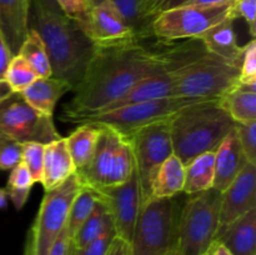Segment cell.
<instances>
[{
	"label": "cell",
	"mask_w": 256,
	"mask_h": 255,
	"mask_svg": "<svg viewBox=\"0 0 256 255\" xmlns=\"http://www.w3.org/2000/svg\"><path fill=\"white\" fill-rule=\"evenodd\" d=\"M205 255H210V249L208 250V252H206V254H205Z\"/></svg>",
	"instance_id": "obj_55"
},
{
	"label": "cell",
	"mask_w": 256,
	"mask_h": 255,
	"mask_svg": "<svg viewBox=\"0 0 256 255\" xmlns=\"http://www.w3.org/2000/svg\"><path fill=\"white\" fill-rule=\"evenodd\" d=\"M252 209H256V165L248 162L222 192L218 232Z\"/></svg>",
	"instance_id": "obj_15"
},
{
	"label": "cell",
	"mask_w": 256,
	"mask_h": 255,
	"mask_svg": "<svg viewBox=\"0 0 256 255\" xmlns=\"http://www.w3.org/2000/svg\"><path fill=\"white\" fill-rule=\"evenodd\" d=\"M236 0H192L188 4H232V2H235Z\"/></svg>",
	"instance_id": "obj_47"
},
{
	"label": "cell",
	"mask_w": 256,
	"mask_h": 255,
	"mask_svg": "<svg viewBox=\"0 0 256 255\" xmlns=\"http://www.w3.org/2000/svg\"><path fill=\"white\" fill-rule=\"evenodd\" d=\"M89 2H90V5H92V6H95V5L100 4V2H102L104 0H89Z\"/></svg>",
	"instance_id": "obj_53"
},
{
	"label": "cell",
	"mask_w": 256,
	"mask_h": 255,
	"mask_svg": "<svg viewBox=\"0 0 256 255\" xmlns=\"http://www.w3.org/2000/svg\"><path fill=\"white\" fill-rule=\"evenodd\" d=\"M109 2L116 8L125 22L134 32L138 42H140L152 36V19H150L145 12L144 0H109Z\"/></svg>",
	"instance_id": "obj_27"
},
{
	"label": "cell",
	"mask_w": 256,
	"mask_h": 255,
	"mask_svg": "<svg viewBox=\"0 0 256 255\" xmlns=\"http://www.w3.org/2000/svg\"><path fill=\"white\" fill-rule=\"evenodd\" d=\"M185 165L176 155H170L158 169L152 184V199L174 198L182 192Z\"/></svg>",
	"instance_id": "obj_23"
},
{
	"label": "cell",
	"mask_w": 256,
	"mask_h": 255,
	"mask_svg": "<svg viewBox=\"0 0 256 255\" xmlns=\"http://www.w3.org/2000/svg\"><path fill=\"white\" fill-rule=\"evenodd\" d=\"M199 102L202 100L180 96L164 98V99L124 105L104 112L62 114V120L74 124L95 122V124L108 125L128 138L146 125L172 119L180 110Z\"/></svg>",
	"instance_id": "obj_6"
},
{
	"label": "cell",
	"mask_w": 256,
	"mask_h": 255,
	"mask_svg": "<svg viewBox=\"0 0 256 255\" xmlns=\"http://www.w3.org/2000/svg\"><path fill=\"white\" fill-rule=\"evenodd\" d=\"M182 206L174 198L150 199L140 208L132 245L134 255H165L176 248Z\"/></svg>",
	"instance_id": "obj_8"
},
{
	"label": "cell",
	"mask_w": 256,
	"mask_h": 255,
	"mask_svg": "<svg viewBox=\"0 0 256 255\" xmlns=\"http://www.w3.org/2000/svg\"><path fill=\"white\" fill-rule=\"evenodd\" d=\"M235 124L219 99L184 108L169 120L174 155L186 165L198 155L216 152Z\"/></svg>",
	"instance_id": "obj_3"
},
{
	"label": "cell",
	"mask_w": 256,
	"mask_h": 255,
	"mask_svg": "<svg viewBox=\"0 0 256 255\" xmlns=\"http://www.w3.org/2000/svg\"><path fill=\"white\" fill-rule=\"evenodd\" d=\"M235 20L236 19L234 18L224 20L222 22L205 32L199 39L202 40L205 49L210 54L222 58L232 64L240 65L244 46H240L238 42L236 32L234 29Z\"/></svg>",
	"instance_id": "obj_20"
},
{
	"label": "cell",
	"mask_w": 256,
	"mask_h": 255,
	"mask_svg": "<svg viewBox=\"0 0 256 255\" xmlns=\"http://www.w3.org/2000/svg\"><path fill=\"white\" fill-rule=\"evenodd\" d=\"M29 29L42 38L49 55L52 76L66 82L72 92L79 85L94 55V42L75 20L52 14L30 2Z\"/></svg>",
	"instance_id": "obj_2"
},
{
	"label": "cell",
	"mask_w": 256,
	"mask_h": 255,
	"mask_svg": "<svg viewBox=\"0 0 256 255\" xmlns=\"http://www.w3.org/2000/svg\"><path fill=\"white\" fill-rule=\"evenodd\" d=\"M36 72L20 55H14L8 64L2 80L12 92H22L38 79Z\"/></svg>",
	"instance_id": "obj_31"
},
{
	"label": "cell",
	"mask_w": 256,
	"mask_h": 255,
	"mask_svg": "<svg viewBox=\"0 0 256 255\" xmlns=\"http://www.w3.org/2000/svg\"><path fill=\"white\" fill-rule=\"evenodd\" d=\"M30 2L39 5V6L42 8V9H44L45 12H52V14H62L59 5H58L56 0H30Z\"/></svg>",
	"instance_id": "obj_45"
},
{
	"label": "cell",
	"mask_w": 256,
	"mask_h": 255,
	"mask_svg": "<svg viewBox=\"0 0 256 255\" xmlns=\"http://www.w3.org/2000/svg\"><path fill=\"white\" fill-rule=\"evenodd\" d=\"M210 255H232V254H230V252L224 246V245L215 242L214 244L212 245V248H210Z\"/></svg>",
	"instance_id": "obj_46"
},
{
	"label": "cell",
	"mask_w": 256,
	"mask_h": 255,
	"mask_svg": "<svg viewBox=\"0 0 256 255\" xmlns=\"http://www.w3.org/2000/svg\"><path fill=\"white\" fill-rule=\"evenodd\" d=\"M105 255H134V254H132V249L130 242L115 235V238L112 239V242H110L109 249H108L106 254Z\"/></svg>",
	"instance_id": "obj_42"
},
{
	"label": "cell",
	"mask_w": 256,
	"mask_h": 255,
	"mask_svg": "<svg viewBox=\"0 0 256 255\" xmlns=\"http://www.w3.org/2000/svg\"><path fill=\"white\" fill-rule=\"evenodd\" d=\"M68 92H72V86L66 82L49 76L38 78L19 94L32 109L52 116L55 105Z\"/></svg>",
	"instance_id": "obj_22"
},
{
	"label": "cell",
	"mask_w": 256,
	"mask_h": 255,
	"mask_svg": "<svg viewBox=\"0 0 256 255\" xmlns=\"http://www.w3.org/2000/svg\"><path fill=\"white\" fill-rule=\"evenodd\" d=\"M29 9L30 0H0V32L12 56L29 32Z\"/></svg>",
	"instance_id": "obj_18"
},
{
	"label": "cell",
	"mask_w": 256,
	"mask_h": 255,
	"mask_svg": "<svg viewBox=\"0 0 256 255\" xmlns=\"http://www.w3.org/2000/svg\"><path fill=\"white\" fill-rule=\"evenodd\" d=\"M169 120L146 125L128 136L139 180L142 205L152 199V184L160 165L174 154Z\"/></svg>",
	"instance_id": "obj_11"
},
{
	"label": "cell",
	"mask_w": 256,
	"mask_h": 255,
	"mask_svg": "<svg viewBox=\"0 0 256 255\" xmlns=\"http://www.w3.org/2000/svg\"><path fill=\"white\" fill-rule=\"evenodd\" d=\"M8 206V195L5 188H0V209H5Z\"/></svg>",
	"instance_id": "obj_49"
},
{
	"label": "cell",
	"mask_w": 256,
	"mask_h": 255,
	"mask_svg": "<svg viewBox=\"0 0 256 255\" xmlns=\"http://www.w3.org/2000/svg\"><path fill=\"white\" fill-rule=\"evenodd\" d=\"M248 162H249L234 128L215 152V176L212 188L220 192H224L246 166Z\"/></svg>",
	"instance_id": "obj_17"
},
{
	"label": "cell",
	"mask_w": 256,
	"mask_h": 255,
	"mask_svg": "<svg viewBox=\"0 0 256 255\" xmlns=\"http://www.w3.org/2000/svg\"><path fill=\"white\" fill-rule=\"evenodd\" d=\"M240 84L256 86V42L252 39L244 45L242 64H240Z\"/></svg>",
	"instance_id": "obj_34"
},
{
	"label": "cell",
	"mask_w": 256,
	"mask_h": 255,
	"mask_svg": "<svg viewBox=\"0 0 256 255\" xmlns=\"http://www.w3.org/2000/svg\"><path fill=\"white\" fill-rule=\"evenodd\" d=\"M144 2H145V12H146L148 16H149L150 19H152V18L150 16V9H152V5H154L155 2H159V0H144Z\"/></svg>",
	"instance_id": "obj_50"
},
{
	"label": "cell",
	"mask_w": 256,
	"mask_h": 255,
	"mask_svg": "<svg viewBox=\"0 0 256 255\" xmlns=\"http://www.w3.org/2000/svg\"><path fill=\"white\" fill-rule=\"evenodd\" d=\"M234 18V2L232 4H185L159 12L152 24V36L159 42L199 39L205 32L224 20Z\"/></svg>",
	"instance_id": "obj_9"
},
{
	"label": "cell",
	"mask_w": 256,
	"mask_h": 255,
	"mask_svg": "<svg viewBox=\"0 0 256 255\" xmlns=\"http://www.w3.org/2000/svg\"><path fill=\"white\" fill-rule=\"evenodd\" d=\"M215 242L224 245L232 255H256V209L218 232Z\"/></svg>",
	"instance_id": "obj_19"
},
{
	"label": "cell",
	"mask_w": 256,
	"mask_h": 255,
	"mask_svg": "<svg viewBox=\"0 0 256 255\" xmlns=\"http://www.w3.org/2000/svg\"><path fill=\"white\" fill-rule=\"evenodd\" d=\"M45 145L40 142H24L22 144V162L28 168L34 182H42V166H44Z\"/></svg>",
	"instance_id": "obj_32"
},
{
	"label": "cell",
	"mask_w": 256,
	"mask_h": 255,
	"mask_svg": "<svg viewBox=\"0 0 256 255\" xmlns=\"http://www.w3.org/2000/svg\"><path fill=\"white\" fill-rule=\"evenodd\" d=\"M188 196L180 210L176 249L180 255H205L216 238L222 192L212 188Z\"/></svg>",
	"instance_id": "obj_7"
},
{
	"label": "cell",
	"mask_w": 256,
	"mask_h": 255,
	"mask_svg": "<svg viewBox=\"0 0 256 255\" xmlns=\"http://www.w3.org/2000/svg\"><path fill=\"white\" fill-rule=\"evenodd\" d=\"M6 190L8 199L12 200V205L15 206V209L20 210L26 202L28 198H29L30 190L32 189H14V188H8L5 186Z\"/></svg>",
	"instance_id": "obj_41"
},
{
	"label": "cell",
	"mask_w": 256,
	"mask_h": 255,
	"mask_svg": "<svg viewBox=\"0 0 256 255\" xmlns=\"http://www.w3.org/2000/svg\"><path fill=\"white\" fill-rule=\"evenodd\" d=\"M32 174L22 162H19L15 168L10 170L9 179H8L6 186L14 188V189H32L34 185Z\"/></svg>",
	"instance_id": "obj_39"
},
{
	"label": "cell",
	"mask_w": 256,
	"mask_h": 255,
	"mask_svg": "<svg viewBox=\"0 0 256 255\" xmlns=\"http://www.w3.org/2000/svg\"><path fill=\"white\" fill-rule=\"evenodd\" d=\"M78 24L95 46L139 42L134 32L109 0H104L100 4L92 6L88 16Z\"/></svg>",
	"instance_id": "obj_14"
},
{
	"label": "cell",
	"mask_w": 256,
	"mask_h": 255,
	"mask_svg": "<svg viewBox=\"0 0 256 255\" xmlns=\"http://www.w3.org/2000/svg\"><path fill=\"white\" fill-rule=\"evenodd\" d=\"M6 139H8V136H6V135H5L4 132H0V145H2V142H4L5 140H6Z\"/></svg>",
	"instance_id": "obj_51"
},
{
	"label": "cell",
	"mask_w": 256,
	"mask_h": 255,
	"mask_svg": "<svg viewBox=\"0 0 256 255\" xmlns=\"http://www.w3.org/2000/svg\"><path fill=\"white\" fill-rule=\"evenodd\" d=\"M162 68L172 70L164 50L152 52L140 42L96 46L62 114L102 110L124 96L142 78Z\"/></svg>",
	"instance_id": "obj_1"
},
{
	"label": "cell",
	"mask_w": 256,
	"mask_h": 255,
	"mask_svg": "<svg viewBox=\"0 0 256 255\" xmlns=\"http://www.w3.org/2000/svg\"><path fill=\"white\" fill-rule=\"evenodd\" d=\"M0 132L15 142L49 144L62 138L52 116L32 109L19 92L0 102Z\"/></svg>",
	"instance_id": "obj_12"
},
{
	"label": "cell",
	"mask_w": 256,
	"mask_h": 255,
	"mask_svg": "<svg viewBox=\"0 0 256 255\" xmlns=\"http://www.w3.org/2000/svg\"><path fill=\"white\" fill-rule=\"evenodd\" d=\"M75 172L65 138L45 145L42 184L45 192L55 189Z\"/></svg>",
	"instance_id": "obj_21"
},
{
	"label": "cell",
	"mask_w": 256,
	"mask_h": 255,
	"mask_svg": "<svg viewBox=\"0 0 256 255\" xmlns=\"http://www.w3.org/2000/svg\"><path fill=\"white\" fill-rule=\"evenodd\" d=\"M16 55H20L32 68L39 78L52 76L49 55H48L46 48L42 38L36 32L29 29L26 38L22 42Z\"/></svg>",
	"instance_id": "obj_28"
},
{
	"label": "cell",
	"mask_w": 256,
	"mask_h": 255,
	"mask_svg": "<svg viewBox=\"0 0 256 255\" xmlns=\"http://www.w3.org/2000/svg\"><path fill=\"white\" fill-rule=\"evenodd\" d=\"M100 132L102 125L95 122H82L69 136L65 138L75 172L82 169L90 162Z\"/></svg>",
	"instance_id": "obj_24"
},
{
	"label": "cell",
	"mask_w": 256,
	"mask_h": 255,
	"mask_svg": "<svg viewBox=\"0 0 256 255\" xmlns=\"http://www.w3.org/2000/svg\"><path fill=\"white\" fill-rule=\"evenodd\" d=\"M12 58V52H10L9 48H8L6 42H5L4 38H2V32H0V79H2V75H4Z\"/></svg>",
	"instance_id": "obj_44"
},
{
	"label": "cell",
	"mask_w": 256,
	"mask_h": 255,
	"mask_svg": "<svg viewBox=\"0 0 256 255\" xmlns=\"http://www.w3.org/2000/svg\"><path fill=\"white\" fill-rule=\"evenodd\" d=\"M134 172V156L129 139L112 126L102 125L92 159L75 172L82 185L102 190L122 184Z\"/></svg>",
	"instance_id": "obj_5"
},
{
	"label": "cell",
	"mask_w": 256,
	"mask_h": 255,
	"mask_svg": "<svg viewBox=\"0 0 256 255\" xmlns=\"http://www.w3.org/2000/svg\"><path fill=\"white\" fill-rule=\"evenodd\" d=\"M0 80H2V79H0Z\"/></svg>",
	"instance_id": "obj_56"
},
{
	"label": "cell",
	"mask_w": 256,
	"mask_h": 255,
	"mask_svg": "<svg viewBox=\"0 0 256 255\" xmlns=\"http://www.w3.org/2000/svg\"><path fill=\"white\" fill-rule=\"evenodd\" d=\"M220 105L235 122H256V86L239 84L219 99Z\"/></svg>",
	"instance_id": "obj_25"
},
{
	"label": "cell",
	"mask_w": 256,
	"mask_h": 255,
	"mask_svg": "<svg viewBox=\"0 0 256 255\" xmlns=\"http://www.w3.org/2000/svg\"><path fill=\"white\" fill-rule=\"evenodd\" d=\"M115 235L116 234H115L114 224H112V220L104 229V232L99 236L95 238L92 242H90L89 244L85 245L82 249H75L74 248V255H105Z\"/></svg>",
	"instance_id": "obj_35"
},
{
	"label": "cell",
	"mask_w": 256,
	"mask_h": 255,
	"mask_svg": "<svg viewBox=\"0 0 256 255\" xmlns=\"http://www.w3.org/2000/svg\"><path fill=\"white\" fill-rule=\"evenodd\" d=\"M70 245H72V238H70L66 226H65L59 234V236L56 238L54 244L52 245L48 255H68Z\"/></svg>",
	"instance_id": "obj_40"
},
{
	"label": "cell",
	"mask_w": 256,
	"mask_h": 255,
	"mask_svg": "<svg viewBox=\"0 0 256 255\" xmlns=\"http://www.w3.org/2000/svg\"><path fill=\"white\" fill-rule=\"evenodd\" d=\"M62 14L75 22H82L89 14L92 5L89 0H56Z\"/></svg>",
	"instance_id": "obj_37"
},
{
	"label": "cell",
	"mask_w": 256,
	"mask_h": 255,
	"mask_svg": "<svg viewBox=\"0 0 256 255\" xmlns=\"http://www.w3.org/2000/svg\"><path fill=\"white\" fill-rule=\"evenodd\" d=\"M94 192L108 209L116 236L132 242L135 222L142 208V195L136 172H134L130 179L122 184Z\"/></svg>",
	"instance_id": "obj_13"
},
{
	"label": "cell",
	"mask_w": 256,
	"mask_h": 255,
	"mask_svg": "<svg viewBox=\"0 0 256 255\" xmlns=\"http://www.w3.org/2000/svg\"><path fill=\"white\" fill-rule=\"evenodd\" d=\"M235 132L248 162L256 165V122H246V124L236 122Z\"/></svg>",
	"instance_id": "obj_33"
},
{
	"label": "cell",
	"mask_w": 256,
	"mask_h": 255,
	"mask_svg": "<svg viewBox=\"0 0 256 255\" xmlns=\"http://www.w3.org/2000/svg\"><path fill=\"white\" fill-rule=\"evenodd\" d=\"M12 94V89L8 86L6 82H5L4 80H0V102H2V100L8 99Z\"/></svg>",
	"instance_id": "obj_48"
},
{
	"label": "cell",
	"mask_w": 256,
	"mask_h": 255,
	"mask_svg": "<svg viewBox=\"0 0 256 255\" xmlns=\"http://www.w3.org/2000/svg\"><path fill=\"white\" fill-rule=\"evenodd\" d=\"M76 172L55 189L45 192L34 224L28 234L25 249L30 255H48L68 222L72 200L82 189Z\"/></svg>",
	"instance_id": "obj_10"
},
{
	"label": "cell",
	"mask_w": 256,
	"mask_h": 255,
	"mask_svg": "<svg viewBox=\"0 0 256 255\" xmlns=\"http://www.w3.org/2000/svg\"><path fill=\"white\" fill-rule=\"evenodd\" d=\"M74 252H75L74 245H72H72H70V248H69V252H68V255H74Z\"/></svg>",
	"instance_id": "obj_54"
},
{
	"label": "cell",
	"mask_w": 256,
	"mask_h": 255,
	"mask_svg": "<svg viewBox=\"0 0 256 255\" xmlns=\"http://www.w3.org/2000/svg\"><path fill=\"white\" fill-rule=\"evenodd\" d=\"M22 144L8 138L0 145V170L8 172L22 162Z\"/></svg>",
	"instance_id": "obj_36"
},
{
	"label": "cell",
	"mask_w": 256,
	"mask_h": 255,
	"mask_svg": "<svg viewBox=\"0 0 256 255\" xmlns=\"http://www.w3.org/2000/svg\"><path fill=\"white\" fill-rule=\"evenodd\" d=\"M98 202H99V198H98L96 192L90 189V188L82 185V189L79 190L78 195L75 196V199L72 200L69 216H68L66 229L72 239L76 234L78 230L80 229L82 222L92 214Z\"/></svg>",
	"instance_id": "obj_30"
},
{
	"label": "cell",
	"mask_w": 256,
	"mask_h": 255,
	"mask_svg": "<svg viewBox=\"0 0 256 255\" xmlns=\"http://www.w3.org/2000/svg\"><path fill=\"white\" fill-rule=\"evenodd\" d=\"M174 95V76L172 70L168 68L155 70L150 72L140 82H138L124 96L118 99L112 104L108 105L102 110L115 109V108L124 106V105L136 104V102H149V100L164 99V98H172Z\"/></svg>",
	"instance_id": "obj_16"
},
{
	"label": "cell",
	"mask_w": 256,
	"mask_h": 255,
	"mask_svg": "<svg viewBox=\"0 0 256 255\" xmlns=\"http://www.w3.org/2000/svg\"><path fill=\"white\" fill-rule=\"evenodd\" d=\"M189 2H192V0H159V2H155L152 6V9H150V16L154 20V18L156 16L159 12L168 9H172V8L180 6V5H185Z\"/></svg>",
	"instance_id": "obj_43"
},
{
	"label": "cell",
	"mask_w": 256,
	"mask_h": 255,
	"mask_svg": "<svg viewBox=\"0 0 256 255\" xmlns=\"http://www.w3.org/2000/svg\"><path fill=\"white\" fill-rule=\"evenodd\" d=\"M110 222H112V218L108 212V209L99 200L92 214L82 222L80 229L78 230V232L72 239L75 249H82L85 245L89 244L90 242H92L95 238L99 236Z\"/></svg>",
	"instance_id": "obj_29"
},
{
	"label": "cell",
	"mask_w": 256,
	"mask_h": 255,
	"mask_svg": "<svg viewBox=\"0 0 256 255\" xmlns=\"http://www.w3.org/2000/svg\"><path fill=\"white\" fill-rule=\"evenodd\" d=\"M236 18H242L249 26L252 39L256 38V0H236L234 2Z\"/></svg>",
	"instance_id": "obj_38"
},
{
	"label": "cell",
	"mask_w": 256,
	"mask_h": 255,
	"mask_svg": "<svg viewBox=\"0 0 256 255\" xmlns=\"http://www.w3.org/2000/svg\"><path fill=\"white\" fill-rule=\"evenodd\" d=\"M174 95L200 100L220 99L240 84V65L208 54L172 70Z\"/></svg>",
	"instance_id": "obj_4"
},
{
	"label": "cell",
	"mask_w": 256,
	"mask_h": 255,
	"mask_svg": "<svg viewBox=\"0 0 256 255\" xmlns=\"http://www.w3.org/2000/svg\"><path fill=\"white\" fill-rule=\"evenodd\" d=\"M165 255H180V254H179V252H178L176 248H175V249H172L169 252H166Z\"/></svg>",
	"instance_id": "obj_52"
},
{
	"label": "cell",
	"mask_w": 256,
	"mask_h": 255,
	"mask_svg": "<svg viewBox=\"0 0 256 255\" xmlns=\"http://www.w3.org/2000/svg\"><path fill=\"white\" fill-rule=\"evenodd\" d=\"M215 176V152L198 155L185 165L184 190L186 195L212 189Z\"/></svg>",
	"instance_id": "obj_26"
}]
</instances>
